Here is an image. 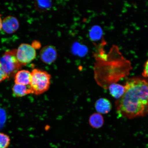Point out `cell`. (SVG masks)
Listing matches in <instances>:
<instances>
[{
  "label": "cell",
  "instance_id": "obj_1",
  "mask_svg": "<svg viewBox=\"0 0 148 148\" xmlns=\"http://www.w3.org/2000/svg\"><path fill=\"white\" fill-rule=\"evenodd\" d=\"M124 93L115 103L119 117L129 119L148 114V80L134 77L127 81Z\"/></svg>",
  "mask_w": 148,
  "mask_h": 148
},
{
  "label": "cell",
  "instance_id": "obj_2",
  "mask_svg": "<svg viewBox=\"0 0 148 148\" xmlns=\"http://www.w3.org/2000/svg\"><path fill=\"white\" fill-rule=\"evenodd\" d=\"M30 88L32 93L40 95L47 91L50 86L51 76L47 72L39 69L31 72Z\"/></svg>",
  "mask_w": 148,
  "mask_h": 148
},
{
  "label": "cell",
  "instance_id": "obj_3",
  "mask_svg": "<svg viewBox=\"0 0 148 148\" xmlns=\"http://www.w3.org/2000/svg\"><path fill=\"white\" fill-rule=\"evenodd\" d=\"M16 49L5 52L0 59V64L8 77L16 75L23 66L20 64L16 56Z\"/></svg>",
  "mask_w": 148,
  "mask_h": 148
},
{
  "label": "cell",
  "instance_id": "obj_4",
  "mask_svg": "<svg viewBox=\"0 0 148 148\" xmlns=\"http://www.w3.org/2000/svg\"><path fill=\"white\" fill-rule=\"evenodd\" d=\"M16 56L20 64L23 66L25 65L36 58V49L32 45L22 44L16 49Z\"/></svg>",
  "mask_w": 148,
  "mask_h": 148
},
{
  "label": "cell",
  "instance_id": "obj_5",
  "mask_svg": "<svg viewBox=\"0 0 148 148\" xmlns=\"http://www.w3.org/2000/svg\"><path fill=\"white\" fill-rule=\"evenodd\" d=\"M57 56L56 49L53 46H45L40 51V58L42 62L46 64H52L56 60Z\"/></svg>",
  "mask_w": 148,
  "mask_h": 148
},
{
  "label": "cell",
  "instance_id": "obj_6",
  "mask_svg": "<svg viewBox=\"0 0 148 148\" xmlns=\"http://www.w3.org/2000/svg\"><path fill=\"white\" fill-rule=\"evenodd\" d=\"M19 25L17 18L13 16H9L3 20L2 29L7 34H12L18 30Z\"/></svg>",
  "mask_w": 148,
  "mask_h": 148
},
{
  "label": "cell",
  "instance_id": "obj_7",
  "mask_svg": "<svg viewBox=\"0 0 148 148\" xmlns=\"http://www.w3.org/2000/svg\"><path fill=\"white\" fill-rule=\"evenodd\" d=\"M31 78V72L27 70H20L14 75V82L16 84L29 86Z\"/></svg>",
  "mask_w": 148,
  "mask_h": 148
},
{
  "label": "cell",
  "instance_id": "obj_8",
  "mask_svg": "<svg viewBox=\"0 0 148 148\" xmlns=\"http://www.w3.org/2000/svg\"><path fill=\"white\" fill-rule=\"evenodd\" d=\"M96 110L100 114H107L110 112L112 108V104L108 99L102 98L98 99L95 103Z\"/></svg>",
  "mask_w": 148,
  "mask_h": 148
},
{
  "label": "cell",
  "instance_id": "obj_9",
  "mask_svg": "<svg viewBox=\"0 0 148 148\" xmlns=\"http://www.w3.org/2000/svg\"><path fill=\"white\" fill-rule=\"evenodd\" d=\"M13 94L16 97H23L32 93L29 86L15 84L12 88Z\"/></svg>",
  "mask_w": 148,
  "mask_h": 148
},
{
  "label": "cell",
  "instance_id": "obj_10",
  "mask_svg": "<svg viewBox=\"0 0 148 148\" xmlns=\"http://www.w3.org/2000/svg\"><path fill=\"white\" fill-rule=\"evenodd\" d=\"M108 88L111 95L118 99L123 96L125 90V86L116 83L110 85Z\"/></svg>",
  "mask_w": 148,
  "mask_h": 148
},
{
  "label": "cell",
  "instance_id": "obj_11",
  "mask_svg": "<svg viewBox=\"0 0 148 148\" xmlns=\"http://www.w3.org/2000/svg\"><path fill=\"white\" fill-rule=\"evenodd\" d=\"M89 123L91 126L95 129L100 128L104 123V119L101 114L95 113L90 116Z\"/></svg>",
  "mask_w": 148,
  "mask_h": 148
},
{
  "label": "cell",
  "instance_id": "obj_12",
  "mask_svg": "<svg viewBox=\"0 0 148 148\" xmlns=\"http://www.w3.org/2000/svg\"><path fill=\"white\" fill-rule=\"evenodd\" d=\"M10 142V139L8 135L0 132V148H8Z\"/></svg>",
  "mask_w": 148,
  "mask_h": 148
},
{
  "label": "cell",
  "instance_id": "obj_13",
  "mask_svg": "<svg viewBox=\"0 0 148 148\" xmlns=\"http://www.w3.org/2000/svg\"><path fill=\"white\" fill-rule=\"evenodd\" d=\"M37 3V5L38 8L41 10L49 8L51 6V3L49 1H38Z\"/></svg>",
  "mask_w": 148,
  "mask_h": 148
},
{
  "label": "cell",
  "instance_id": "obj_14",
  "mask_svg": "<svg viewBox=\"0 0 148 148\" xmlns=\"http://www.w3.org/2000/svg\"><path fill=\"white\" fill-rule=\"evenodd\" d=\"M8 78L9 77L3 71L1 64H0V82H2V81L5 80V79Z\"/></svg>",
  "mask_w": 148,
  "mask_h": 148
},
{
  "label": "cell",
  "instance_id": "obj_15",
  "mask_svg": "<svg viewBox=\"0 0 148 148\" xmlns=\"http://www.w3.org/2000/svg\"><path fill=\"white\" fill-rule=\"evenodd\" d=\"M142 75H143V77L147 78V79L148 80V60L146 62L145 66H144Z\"/></svg>",
  "mask_w": 148,
  "mask_h": 148
},
{
  "label": "cell",
  "instance_id": "obj_16",
  "mask_svg": "<svg viewBox=\"0 0 148 148\" xmlns=\"http://www.w3.org/2000/svg\"><path fill=\"white\" fill-rule=\"evenodd\" d=\"M2 21L1 15H0V31L2 29Z\"/></svg>",
  "mask_w": 148,
  "mask_h": 148
}]
</instances>
